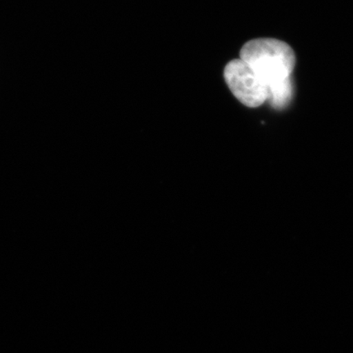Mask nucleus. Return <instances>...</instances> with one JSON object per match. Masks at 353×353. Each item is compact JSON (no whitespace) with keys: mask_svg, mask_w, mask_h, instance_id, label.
Returning a JSON list of instances; mask_svg holds the SVG:
<instances>
[{"mask_svg":"<svg viewBox=\"0 0 353 353\" xmlns=\"http://www.w3.org/2000/svg\"><path fill=\"white\" fill-rule=\"evenodd\" d=\"M224 78L234 96L246 107L258 108L268 99L267 85L241 59L232 60L226 65Z\"/></svg>","mask_w":353,"mask_h":353,"instance_id":"2","label":"nucleus"},{"mask_svg":"<svg viewBox=\"0 0 353 353\" xmlns=\"http://www.w3.org/2000/svg\"><path fill=\"white\" fill-rule=\"evenodd\" d=\"M241 59L262 79L268 88V94L291 81L295 55L292 48L283 41L275 39H253L243 46Z\"/></svg>","mask_w":353,"mask_h":353,"instance_id":"1","label":"nucleus"}]
</instances>
